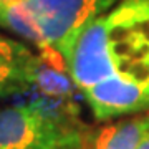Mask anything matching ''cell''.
<instances>
[{
	"label": "cell",
	"mask_w": 149,
	"mask_h": 149,
	"mask_svg": "<svg viewBox=\"0 0 149 149\" xmlns=\"http://www.w3.org/2000/svg\"><path fill=\"white\" fill-rule=\"evenodd\" d=\"M68 73L98 121L149 109V0H119L81 32Z\"/></svg>",
	"instance_id": "obj_1"
},
{
	"label": "cell",
	"mask_w": 149,
	"mask_h": 149,
	"mask_svg": "<svg viewBox=\"0 0 149 149\" xmlns=\"http://www.w3.org/2000/svg\"><path fill=\"white\" fill-rule=\"evenodd\" d=\"M74 100L35 95L0 109V149H86L90 133Z\"/></svg>",
	"instance_id": "obj_2"
},
{
	"label": "cell",
	"mask_w": 149,
	"mask_h": 149,
	"mask_svg": "<svg viewBox=\"0 0 149 149\" xmlns=\"http://www.w3.org/2000/svg\"><path fill=\"white\" fill-rule=\"evenodd\" d=\"M119 0H25L35 25L48 47L66 65L81 32L93 20L111 10Z\"/></svg>",
	"instance_id": "obj_3"
},
{
	"label": "cell",
	"mask_w": 149,
	"mask_h": 149,
	"mask_svg": "<svg viewBox=\"0 0 149 149\" xmlns=\"http://www.w3.org/2000/svg\"><path fill=\"white\" fill-rule=\"evenodd\" d=\"M40 60L23 42L0 33V98L27 93L33 86Z\"/></svg>",
	"instance_id": "obj_4"
},
{
	"label": "cell",
	"mask_w": 149,
	"mask_h": 149,
	"mask_svg": "<svg viewBox=\"0 0 149 149\" xmlns=\"http://www.w3.org/2000/svg\"><path fill=\"white\" fill-rule=\"evenodd\" d=\"M0 28L13 33L22 40L28 42L38 50V55L55 68L68 71L65 58L52 47H48L38 27L35 25L25 0H0Z\"/></svg>",
	"instance_id": "obj_5"
},
{
	"label": "cell",
	"mask_w": 149,
	"mask_h": 149,
	"mask_svg": "<svg viewBox=\"0 0 149 149\" xmlns=\"http://www.w3.org/2000/svg\"><path fill=\"white\" fill-rule=\"evenodd\" d=\"M149 133V113L103 126L88 136L86 149H138Z\"/></svg>",
	"instance_id": "obj_6"
},
{
	"label": "cell",
	"mask_w": 149,
	"mask_h": 149,
	"mask_svg": "<svg viewBox=\"0 0 149 149\" xmlns=\"http://www.w3.org/2000/svg\"><path fill=\"white\" fill-rule=\"evenodd\" d=\"M138 149H149V133L144 136V139L141 141V144L138 146Z\"/></svg>",
	"instance_id": "obj_7"
}]
</instances>
